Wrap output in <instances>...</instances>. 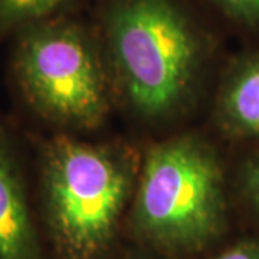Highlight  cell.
<instances>
[{
    "label": "cell",
    "instance_id": "6",
    "mask_svg": "<svg viewBox=\"0 0 259 259\" xmlns=\"http://www.w3.org/2000/svg\"><path fill=\"white\" fill-rule=\"evenodd\" d=\"M218 121L229 136L259 140V52L232 68L218 97Z\"/></svg>",
    "mask_w": 259,
    "mask_h": 259
},
{
    "label": "cell",
    "instance_id": "5",
    "mask_svg": "<svg viewBox=\"0 0 259 259\" xmlns=\"http://www.w3.org/2000/svg\"><path fill=\"white\" fill-rule=\"evenodd\" d=\"M0 259H42L26 175L12 131L2 115Z\"/></svg>",
    "mask_w": 259,
    "mask_h": 259
},
{
    "label": "cell",
    "instance_id": "3",
    "mask_svg": "<svg viewBox=\"0 0 259 259\" xmlns=\"http://www.w3.org/2000/svg\"><path fill=\"white\" fill-rule=\"evenodd\" d=\"M12 40L10 78L19 101L59 128H95L110 111L107 75L93 32L62 13L29 25Z\"/></svg>",
    "mask_w": 259,
    "mask_h": 259
},
{
    "label": "cell",
    "instance_id": "8",
    "mask_svg": "<svg viewBox=\"0 0 259 259\" xmlns=\"http://www.w3.org/2000/svg\"><path fill=\"white\" fill-rule=\"evenodd\" d=\"M228 20L239 28L259 32V0H209Z\"/></svg>",
    "mask_w": 259,
    "mask_h": 259
},
{
    "label": "cell",
    "instance_id": "2",
    "mask_svg": "<svg viewBox=\"0 0 259 259\" xmlns=\"http://www.w3.org/2000/svg\"><path fill=\"white\" fill-rule=\"evenodd\" d=\"M37 182L51 235L65 259H90L111 238L134 170L107 146L54 134L37 143Z\"/></svg>",
    "mask_w": 259,
    "mask_h": 259
},
{
    "label": "cell",
    "instance_id": "10",
    "mask_svg": "<svg viewBox=\"0 0 259 259\" xmlns=\"http://www.w3.org/2000/svg\"><path fill=\"white\" fill-rule=\"evenodd\" d=\"M210 259H259V235L245 236L233 242Z\"/></svg>",
    "mask_w": 259,
    "mask_h": 259
},
{
    "label": "cell",
    "instance_id": "9",
    "mask_svg": "<svg viewBox=\"0 0 259 259\" xmlns=\"http://www.w3.org/2000/svg\"><path fill=\"white\" fill-rule=\"evenodd\" d=\"M239 190L249 212L259 222V153L252 154L242 164Z\"/></svg>",
    "mask_w": 259,
    "mask_h": 259
},
{
    "label": "cell",
    "instance_id": "7",
    "mask_svg": "<svg viewBox=\"0 0 259 259\" xmlns=\"http://www.w3.org/2000/svg\"><path fill=\"white\" fill-rule=\"evenodd\" d=\"M74 0H0V44L29 25L65 13Z\"/></svg>",
    "mask_w": 259,
    "mask_h": 259
},
{
    "label": "cell",
    "instance_id": "4",
    "mask_svg": "<svg viewBox=\"0 0 259 259\" xmlns=\"http://www.w3.org/2000/svg\"><path fill=\"white\" fill-rule=\"evenodd\" d=\"M139 182L134 216L148 239L167 248L190 249L225 232L223 168L202 140L179 137L153 147Z\"/></svg>",
    "mask_w": 259,
    "mask_h": 259
},
{
    "label": "cell",
    "instance_id": "1",
    "mask_svg": "<svg viewBox=\"0 0 259 259\" xmlns=\"http://www.w3.org/2000/svg\"><path fill=\"white\" fill-rule=\"evenodd\" d=\"M98 18L133 110L148 120L182 110L206 51L203 29L185 0H102Z\"/></svg>",
    "mask_w": 259,
    "mask_h": 259
}]
</instances>
